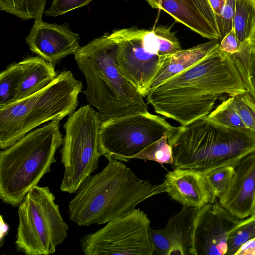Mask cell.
<instances>
[{
  "instance_id": "6da1fadb",
  "label": "cell",
  "mask_w": 255,
  "mask_h": 255,
  "mask_svg": "<svg viewBox=\"0 0 255 255\" xmlns=\"http://www.w3.org/2000/svg\"><path fill=\"white\" fill-rule=\"evenodd\" d=\"M246 92L231 55L219 47L150 90L146 97L156 113L184 126L208 115L221 95L234 97Z\"/></svg>"
},
{
  "instance_id": "7a4b0ae2",
  "label": "cell",
  "mask_w": 255,
  "mask_h": 255,
  "mask_svg": "<svg viewBox=\"0 0 255 255\" xmlns=\"http://www.w3.org/2000/svg\"><path fill=\"white\" fill-rule=\"evenodd\" d=\"M163 182L152 184L115 159L82 183L69 204V219L81 226L107 224L128 214L140 203L166 192Z\"/></svg>"
},
{
  "instance_id": "3957f363",
  "label": "cell",
  "mask_w": 255,
  "mask_h": 255,
  "mask_svg": "<svg viewBox=\"0 0 255 255\" xmlns=\"http://www.w3.org/2000/svg\"><path fill=\"white\" fill-rule=\"evenodd\" d=\"M118 44L109 34L80 47L74 54L86 81L84 94L97 109L101 122L110 118L148 112L143 96L119 72Z\"/></svg>"
},
{
  "instance_id": "277c9868",
  "label": "cell",
  "mask_w": 255,
  "mask_h": 255,
  "mask_svg": "<svg viewBox=\"0 0 255 255\" xmlns=\"http://www.w3.org/2000/svg\"><path fill=\"white\" fill-rule=\"evenodd\" d=\"M168 141L172 150L173 169L203 174L226 166L235 167L255 152L254 132L222 126L207 115L178 127Z\"/></svg>"
},
{
  "instance_id": "5b68a950",
  "label": "cell",
  "mask_w": 255,
  "mask_h": 255,
  "mask_svg": "<svg viewBox=\"0 0 255 255\" xmlns=\"http://www.w3.org/2000/svg\"><path fill=\"white\" fill-rule=\"evenodd\" d=\"M64 137L59 121H51L30 131L0 153V198L18 206L56 162L55 155Z\"/></svg>"
},
{
  "instance_id": "8992f818",
  "label": "cell",
  "mask_w": 255,
  "mask_h": 255,
  "mask_svg": "<svg viewBox=\"0 0 255 255\" xmlns=\"http://www.w3.org/2000/svg\"><path fill=\"white\" fill-rule=\"evenodd\" d=\"M82 83L64 70L42 90L0 107V147L4 149L49 121H60L74 112Z\"/></svg>"
},
{
  "instance_id": "52a82bcc",
  "label": "cell",
  "mask_w": 255,
  "mask_h": 255,
  "mask_svg": "<svg viewBox=\"0 0 255 255\" xmlns=\"http://www.w3.org/2000/svg\"><path fill=\"white\" fill-rule=\"evenodd\" d=\"M47 186L31 189L18 206L15 244L26 255H49L67 238L69 227Z\"/></svg>"
},
{
  "instance_id": "ba28073f",
  "label": "cell",
  "mask_w": 255,
  "mask_h": 255,
  "mask_svg": "<svg viewBox=\"0 0 255 255\" xmlns=\"http://www.w3.org/2000/svg\"><path fill=\"white\" fill-rule=\"evenodd\" d=\"M101 121L90 104L71 113L63 126L65 130L60 151L64 172L61 191L75 193L98 167L102 155L99 148Z\"/></svg>"
},
{
  "instance_id": "9c48e42d",
  "label": "cell",
  "mask_w": 255,
  "mask_h": 255,
  "mask_svg": "<svg viewBox=\"0 0 255 255\" xmlns=\"http://www.w3.org/2000/svg\"><path fill=\"white\" fill-rule=\"evenodd\" d=\"M178 128L149 112L110 118L101 123L100 151L108 160L128 161L163 136L170 138Z\"/></svg>"
},
{
  "instance_id": "30bf717a",
  "label": "cell",
  "mask_w": 255,
  "mask_h": 255,
  "mask_svg": "<svg viewBox=\"0 0 255 255\" xmlns=\"http://www.w3.org/2000/svg\"><path fill=\"white\" fill-rule=\"evenodd\" d=\"M109 34L118 44L119 72L146 97L152 81L167 64L170 56L162 53L153 29L125 28Z\"/></svg>"
},
{
  "instance_id": "8fae6325",
  "label": "cell",
  "mask_w": 255,
  "mask_h": 255,
  "mask_svg": "<svg viewBox=\"0 0 255 255\" xmlns=\"http://www.w3.org/2000/svg\"><path fill=\"white\" fill-rule=\"evenodd\" d=\"M150 220L141 209L110 222L79 240L86 255H153Z\"/></svg>"
},
{
  "instance_id": "7c38bea8",
  "label": "cell",
  "mask_w": 255,
  "mask_h": 255,
  "mask_svg": "<svg viewBox=\"0 0 255 255\" xmlns=\"http://www.w3.org/2000/svg\"><path fill=\"white\" fill-rule=\"evenodd\" d=\"M241 221L217 200L200 208L194 232V255H226L229 236Z\"/></svg>"
},
{
  "instance_id": "4fadbf2b",
  "label": "cell",
  "mask_w": 255,
  "mask_h": 255,
  "mask_svg": "<svg viewBox=\"0 0 255 255\" xmlns=\"http://www.w3.org/2000/svg\"><path fill=\"white\" fill-rule=\"evenodd\" d=\"M25 40L32 52L54 65L74 55L80 47L79 34L73 32L68 23L58 25L42 19L35 20Z\"/></svg>"
},
{
  "instance_id": "5bb4252c",
  "label": "cell",
  "mask_w": 255,
  "mask_h": 255,
  "mask_svg": "<svg viewBox=\"0 0 255 255\" xmlns=\"http://www.w3.org/2000/svg\"><path fill=\"white\" fill-rule=\"evenodd\" d=\"M235 168L229 188L219 202L232 215L243 219L255 209V152L244 157Z\"/></svg>"
},
{
  "instance_id": "9a60e30c",
  "label": "cell",
  "mask_w": 255,
  "mask_h": 255,
  "mask_svg": "<svg viewBox=\"0 0 255 255\" xmlns=\"http://www.w3.org/2000/svg\"><path fill=\"white\" fill-rule=\"evenodd\" d=\"M166 192L171 198L187 206L201 208L214 202L204 174L184 169H174L165 176Z\"/></svg>"
},
{
  "instance_id": "2e32d148",
  "label": "cell",
  "mask_w": 255,
  "mask_h": 255,
  "mask_svg": "<svg viewBox=\"0 0 255 255\" xmlns=\"http://www.w3.org/2000/svg\"><path fill=\"white\" fill-rule=\"evenodd\" d=\"M146 0L152 8L164 11L177 21L204 38L210 40H220L200 11L194 0Z\"/></svg>"
},
{
  "instance_id": "e0dca14e",
  "label": "cell",
  "mask_w": 255,
  "mask_h": 255,
  "mask_svg": "<svg viewBox=\"0 0 255 255\" xmlns=\"http://www.w3.org/2000/svg\"><path fill=\"white\" fill-rule=\"evenodd\" d=\"M199 209L183 206L168 220L163 229L171 243L169 255H194L193 237Z\"/></svg>"
},
{
  "instance_id": "ac0fdd59",
  "label": "cell",
  "mask_w": 255,
  "mask_h": 255,
  "mask_svg": "<svg viewBox=\"0 0 255 255\" xmlns=\"http://www.w3.org/2000/svg\"><path fill=\"white\" fill-rule=\"evenodd\" d=\"M19 62L23 68V73L14 102L44 88L57 75L55 65L38 55L28 57Z\"/></svg>"
},
{
  "instance_id": "d6986e66",
  "label": "cell",
  "mask_w": 255,
  "mask_h": 255,
  "mask_svg": "<svg viewBox=\"0 0 255 255\" xmlns=\"http://www.w3.org/2000/svg\"><path fill=\"white\" fill-rule=\"evenodd\" d=\"M220 42V40H210L187 49H181L170 55L167 64L152 81L149 91L173 76L200 62L218 48Z\"/></svg>"
},
{
  "instance_id": "ffe728a7",
  "label": "cell",
  "mask_w": 255,
  "mask_h": 255,
  "mask_svg": "<svg viewBox=\"0 0 255 255\" xmlns=\"http://www.w3.org/2000/svg\"><path fill=\"white\" fill-rule=\"evenodd\" d=\"M227 248L228 255H255V209L231 231Z\"/></svg>"
},
{
  "instance_id": "44dd1931",
  "label": "cell",
  "mask_w": 255,
  "mask_h": 255,
  "mask_svg": "<svg viewBox=\"0 0 255 255\" xmlns=\"http://www.w3.org/2000/svg\"><path fill=\"white\" fill-rule=\"evenodd\" d=\"M233 28L241 50L251 43L255 29V0H235Z\"/></svg>"
},
{
  "instance_id": "7402d4cb",
  "label": "cell",
  "mask_w": 255,
  "mask_h": 255,
  "mask_svg": "<svg viewBox=\"0 0 255 255\" xmlns=\"http://www.w3.org/2000/svg\"><path fill=\"white\" fill-rule=\"evenodd\" d=\"M234 63L248 93L255 102V45L249 43L231 55Z\"/></svg>"
},
{
  "instance_id": "603a6c76",
  "label": "cell",
  "mask_w": 255,
  "mask_h": 255,
  "mask_svg": "<svg viewBox=\"0 0 255 255\" xmlns=\"http://www.w3.org/2000/svg\"><path fill=\"white\" fill-rule=\"evenodd\" d=\"M47 0H0V10L22 20H41Z\"/></svg>"
},
{
  "instance_id": "cb8c5ba5",
  "label": "cell",
  "mask_w": 255,
  "mask_h": 255,
  "mask_svg": "<svg viewBox=\"0 0 255 255\" xmlns=\"http://www.w3.org/2000/svg\"><path fill=\"white\" fill-rule=\"evenodd\" d=\"M23 73V68L19 62L11 64L0 72V107L14 102Z\"/></svg>"
},
{
  "instance_id": "d4e9b609",
  "label": "cell",
  "mask_w": 255,
  "mask_h": 255,
  "mask_svg": "<svg viewBox=\"0 0 255 255\" xmlns=\"http://www.w3.org/2000/svg\"><path fill=\"white\" fill-rule=\"evenodd\" d=\"M235 170L234 166H226L204 174L214 202L221 198L227 192Z\"/></svg>"
},
{
  "instance_id": "484cf974",
  "label": "cell",
  "mask_w": 255,
  "mask_h": 255,
  "mask_svg": "<svg viewBox=\"0 0 255 255\" xmlns=\"http://www.w3.org/2000/svg\"><path fill=\"white\" fill-rule=\"evenodd\" d=\"M207 117L212 121L228 128L248 129L233 105L232 97L223 101Z\"/></svg>"
},
{
  "instance_id": "4316f807",
  "label": "cell",
  "mask_w": 255,
  "mask_h": 255,
  "mask_svg": "<svg viewBox=\"0 0 255 255\" xmlns=\"http://www.w3.org/2000/svg\"><path fill=\"white\" fill-rule=\"evenodd\" d=\"M137 159L155 161L160 164H169L173 162L172 150L168 143L166 135L151 143L131 159Z\"/></svg>"
},
{
  "instance_id": "83f0119b",
  "label": "cell",
  "mask_w": 255,
  "mask_h": 255,
  "mask_svg": "<svg viewBox=\"0 0 255 255\" xmlns=\"http://www.w3.org/2000/svg\"><path fill=\"white\" fill-rule=\"evenodd\" d=\"M194 0L204 17L221 40L223 38L221 11L226 0Z\"/></svg>"
},
{
  "instance_id": "f1b7e54d",
  "label": "cell",
  "mask_w": 255,
  "mask_h": 255,
  "mask_svg": "<svg viewBox=\"0 0 255 255\" xmlns=\"http://www.w3.org/2000/svg\"><path fill=\"white\" fill-rule=\"evenodd\" d=\"M232 98L242 122L248 129L255 133V102L247 92Z\"/></svg>"
},
{
  "instance_id": "f546056e",
  "label": "cell",
  "mask_w": 255,
  "mask_h": 255,
  "mask_svg": "<svg viewBox=\"0 0 255 255\" xmlns=\"http://www.w3.org/2000/svg\"><path fill=\"white\" fill-rule=\"evenodd\" d=\"M159 40L162 53L169 56L181 49L180 43L170 27L158 26L153 29Z\"/></svg>"
},
{
  "instance_id": "4dcf8cb0",
  "label": "cell",
  "mask_w": 255,
  "mask_h": 255,
  "mask_svg": "<svg viewBox=\"0 0 255 255\" xmlns=\"http://www.w3.org/2000/svg\"><path fill=\"white\" fill-rule=\"evenodd\" d=\"M93 0H53L51 6L44 12L45 15L56 17L74 9L88 5Z\"/></svg>"
},
{
  "instance_id": "1f68e13d",
  "label": "cell",
  "mask_w": 255,
  "mask_h": 255,
  "mask_svg": "<svg viewBox=\"0 0 255 255\" xmlns=\"http://www.w3.org/2000/svg\"><path fill=\"white\" fill-rule=\"evenodd\" d=\"M150 237L154 248V254L169 255L171 243L164 229L151 228Z\"/></svg>"
},
{
  "instance_id": "d6a6232c",
  "label": "cell",
  "mask_w": 255,
  "mask_h": 255,
  "mask_svg": "<svg viewBox=\"0 0 255 255\" xmlns=\"http://www.w3.org/2000/svg\"><path fill=\"white\" fill-rule=\"evenodd\" d=\"M235 11V0H226L221 11L223 38L233 28Z\"/></svg>"
},
{
  "instance_id": "836d02e7",
  "label": "cell",
  "mask_w": 255,
  "mask_h": 255,
  "mask_svg": "<svg viewBox=\"0 0 255 255\" xmlns=\"http://www.w3.org/2000/svg\"><path fill=\"white\" fill-rule=\"evenodd\" d=\"M219 48L222 51L231 55L241 50V45L237 38L234 28L220 40Z\"/></svg>"
},
{
  "instance_id": "e575fe53",
  "label": "cell",
  "mask_w": 255,
  "mask_h": 255,
  "mask_svg": "<svg viewBox=\"0 0 255 255\" xmlns=\"http://www.w3.org/2000/svg\"><path fill=\"white\" fill-rule=\"evenodd\" d=\"M251 42V43H252L255 45V29L253 35L252 36Z\"/></svg>"
},
{
  "instance_id": "d590c367",
  "label": "cell",
  "mask_w": 255,
  "mask_h": 255,
  "mask_svg": "<svg viewBox=\"0 0 255 255\" xmlns=\"http://www.w3.org/2000/svg\"></svg>"
}]
</instances>
